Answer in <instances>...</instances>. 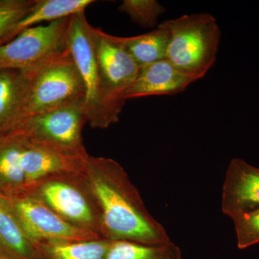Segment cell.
Listing matches in <instances>:
<instances>
[{
	"instance_id": "6da1fadb",
	"label": "cell",
	"mask_w": 259,
	"mask_h": 259,
	"mask_svg": "<svg viewBox=\"0 0 259 259\" xmlns=\"http://www.w3.org/2000/svg\"><path fill=\"white\" fill-rule=\"evenodd\" d=\"M82 175L98 204L102 238L161 245L171 241L145 205L123 167L112 158L89 155Z\"/></svg>"
},
{
	"instance_id": "7a4b0ae2",
	"label": "cell",
	"mask_w": 259,
	"mask_h": 259,
	"mask_svg": "<svg viewBox=\"0 0 259 259\" xmlns=\"http://www.w3.org/2000/svg\"><path fill=\"white\" fill-rule=\"evenodd\" d=\"M170 32L166 59L186 74L202 79L216 59L221 32L208 13L166 20Z\"/></svg>"
},
{
	"instance_id": "3957f363",
	"label": "cell",
	"mask_w": 259,
	"mask_h": 259,
	"mask_svg": "<svg viewBox=\"0 0 259 259\" xmlns=\"http://www.w3.org/2000/svg\"><path fill=\"white\" fill-rule=\"evenodd\" d=\"M26 193L70 224L102 238L101 213L82 171L48 177L30 186Z\"/></svg>"
},
{
	"instance_id": "277c9868",
	"label": "cell",
	"mask_w": 259,
	"mask_h": 259,
	"mask_svg": "<svg viewBox=\"0 0 259 259\" xmlns=\"http://www.w3.org/2000/svg\"><path fill=\"white\" fill-rule=\"evenodd\" d=\"M29 71L30 81L21 121L83 100L82 80L69 49Z\"/></svg>"
},
{
	"instance_id": "5b68a950",
	"label": "cell",
	"mask_w": 259,
	"mask_h": 259,
	"mask_svg": "<svg viewBox=\"0 0 259 259\" xmlns=\"http://www.w3.org/2000/svg\"><path fill=\"white\" fill-rule=\"evenodd\" d=\"M83 100L30 116L11 131H18L31 144L69 157L86 159L89 154L83 146L82 131L88 119Z\"/></svg>"
},
{
	"instance_id": "8992f818",
	"label": "cell",
	"mask_w": 259,
	"mask_h": 259,
	"mask_svg": "<svg viewBox=\"0 0 259 259\" xmlns=\"http://www.w3.org/2000/svg\"><path fill=\"white\" fill-rule=\"evenodd\" d=\"M90 30L104 98L112 115L118 121L127 100L126 95L136 81L140 66L126 50L121 37L110 35L92 25Z\"/></svg>"
},
{
	"instance_id": "52a82bcc",
	"label": "cell",
	"mask_w": 259,
	"mask_h": 259,
	"mask_svg": "<svg viewBox=\"0 0 259 259\" xmlns=\"http://www.w3.org/2000/svg\"><path fill=\"white\" fill-rule=\"evenodd\" d=\"M90 25L85 12L72 15L70 18L68 46L82 80L83 106L88 123L93 128L106 129L118 121L112 115L104 98L90 37Z\"/></svg>"
},
{
	"instance_id": "ba28073f",
	"label": "cell",
	"mask_w": 259,
	"mask_h": 259,
	"mask_svg": "<svg viewBox=\"0 0 259 259\" xmlns=\"http://www.w3.org/2000/svg\"><path fill=\"white\" fill-rule=\"evenodd\" d=\"M70 18L25 29L0 45V69H32L64 54L69 49Z\"/></svg>"
},
{
	"instance_id": "9c48e42d",
	"label": "cell",
	"mask_w": 259,
	"mask_h": 259,
	"mask_svg": "<svg viewBox=\"0 0 259 259\" xmlns=\"http://www.w3.org/2000/svg\"><path fill=\"white\" fill-rule=\"evenodd\" d=\"M4 199L27 236L37 245L47 242L89 241L101 238L70 224L30 194Z\"/></svg>"
},
{
	"instance_id": "30bf717a",
	"label": "cell",
	"mask_w": 259,
	"mask_h": 259,
	"mask_svg": "<svg viewBox=\"0 0 259 259\" xmlns=\"http://www.w3.org/2000/svg\"><path fill=\"white\" fill-rule=\"evenodd\" d=\"M223 212L232 220L259 208V168L241 158L230 162L225 177Z\"/></svg>"
},
{
	"instance_id": "8fae6325",
	"label": "cell",
	"mask_w": 259,
	"mask_h": 259,
	"mask_svg": "<svg viewBox=\"0 0 259 259\" xmlns=\"http://www.w3.org/2000/svg\"><path fill=\"white\" fill-rule=\"evenodd\" d=\"M197 80L195 76L186 74L167 59H163L140 67L126 99L176 95L185 91Z\"/></svg>"
},
{
	"instance_id": "7c38bea8",
	"label": "cell",
	"mask_w": 259,
	"mask_h": 259,
	"mask_svg": "<svg viewBox=\"0 0 259 259\" xmlns=\"http://www.w3.org/2000/svg\"><path fill=\"white\" fill-rule=\"evenodd\" d=\"M86 159L69 157L50 148L31 144L25 139L21 153V166L27 190L48 177L82 171Z\"/></svg>"
},
{
	"instance_id": "4fadbf2b",
	"label": "cell",
	"mask_w": 259,
	"mask_h": 259,
	"mask_svg": "<svg viewBox=\"0 0 259 259\" xmlns=\"http://www.w3.org/2000/svg\"><path fill=\"white\" fill-rule=\"evenodd\" d=\"M29 81V70L0 69V135L21 121Z\"/></svg>"
},
{
	"instance_id": "5bb4252c",
	"label": "cell",
	"mask_w": 259,
	"mask_h": 259,
	"mask_svg": "<svg viewBox=\"0 0 259 259\" xmlns=\"http://www.w3.org/2000/svg\"><path fill=\"white\" fill-rule=\"evenodd\" d=\"M25 137L16 131L0 135V196L13 198L26 193L21 153Z\"/></svg>"
},
{
	"instance_id": "9a60e30c",
	"label": "cell",
	"mask_w": 259,
	"mask_h": 259,
	"mask_svg": "<svg viewBox=\"0 0 259 259\" xmlns=\"http://www.w3.org/2000/svg\"><path fill=\"white\" fill-rule=\"evenodd\" d=\"M0 252L10 259H46L0 196Z\"/></svg>"
},
{
	"instance_id": "2e32d148",
	"label": "cell",
	"mask_w": 259,
	"mask_h": 259,
	"mask_svg": "<svg viewBox=\"0 0 259 259\" xmlns=\"http://www.w3.org/2000/svg\"><path fill=\"white\" fill-rule=\"evenodd\" d=\"M93 0H35L31 11L22 19L7 38V44L25 29L35 26L42 22H54L85 12ZM3 45V44H2Z\"/></svg>"
},
{
	"instance_id": "e0dca14e",
	"label": "cell",
	"mask_w": 259,
	"mask_h": 259,
	"mask_svg": "<svg viewBox=\"0 0 259 259\" xmlns=\"http://www.w3.org/2000/svg\"><path fill=\"white\" fill-rule=\"evenodd\" d=\"M170 32L166 21L151 32L136 36L121 37L126 50L140 67L166 59Z\"/></svg>"
},
{
	"instance_id": "ac0fdd59",
	"label": "cell",
	"mask_w": 259,
	"mask_h": 259,
	"mask_svg": "<svg viewBox=\"0 0 259 259\" xmlns=\"http://www.w3.org/2000/svg\"><path fill=\"white\" fill-rule=\"evenodd\" d=\"M112 241L97 238L81 241H53L39 243L46 259H105Z\"/></svg>"
},
{
	"instance_id": "d6986e66",
	"label": "cell",
	"mask_w": 259,
	"mask_h": 259,
	"mask_svg": "<svg viewBox=\"0 0 259 259\" xmlns=\"http://www.w3.org/2000/svg\"><path fill=\"white\" fill-rule=\"evenodd\" d=\"M105 259H182L180 247L171 241L161 245L112 241Z\"/></svg>"
},
{
	"instance_id": "ffe728a7",
	"label": "cell",
	"mask_w": 259,
	"mask_h": 259,
	"mask_svg": "<svg viewBox=\"0 0 259 259\" xmlns=\"http://www.w3.org/2000/svg\"><path fill=\"white\" fill-rule=\"evenodd\" d=\"M118 9L145 28H157L158 19L166 12V8L156 0H124Z\"/></svg>"
},
{
	"instance_id": "44dd1931",
	"label": "cell",
	"mask_w": 259,
	"mask_h": 259,
	"mask_svg": "<svg viewBox=\"0 0 259 259\" xmlns=\"http://www.w3.org/2000/svg\"><path fill=\"white\" fill-rule=\"evenodd\" d=\"M35 4V0H0V45L4 44Z\"/></svg>"
},
{
	"instance_id": "7402d4cb",
	"label": "cell",
	"mask_w": 259,
	"mask_h": 259,
	"mask_svg": "<svg viewBox=\"0 0 259 259\" xmlns=\"http://www.w3.org/2000/svg\"><path fill=\"white\" fill-rule=\"evenodd\" d=\"M232 221L238 248L245 249L259 243V208L238 215Z\"/></svg>"
},
{
	"instance_id": "603a6c76",
	"label": "cell",
	"mask_w": 259,
	"mask_h": 259,
	"mask_svg": "<svg viewBox=\"0 0 259 259\" xmlns=\"http://www.w3.org/2000/svg\"><path fill=\"white\" fill-rule=\"evenodd\" d=\"M0 259H10V258H8V256H6V255L3 254V253H2L1 252H0Z\"/></svg>"
}]
</instances>
